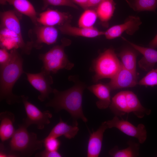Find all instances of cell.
<instances>
[{
    "label": "cell",
    "mask_w": 157,
    "mask_h": 157,
    "mask_svg": "<svg viewBox=\"0 0 157 157\" xmlns=\"http://www.w3.org/2000/svg\"><path fill=\"white\" fill-rule=\"evenodd\" d=\"M8 61L0 67V100H5L12 105L22 102V95L17 96L12 92L14 84L21 75L25 73L23 68V59L17 49L10 51Z\"/></svg>",
    "instance_id": "2"
},
{
    "label": "cell",
    "mask_w": 157,
    "mask_h": 157,
    "mask_svg": "<svg viewBox=\"0 0 157 157\" xmlns=\"http://www.w3.org/2000/svg\"><path fill=\"white\" fill-rule=\"evenodd\" d=\"M97 17L95 9L88 8L85 10L78 20V26L85 28H93Z\"/></svg>",
    "instance_id": "27"
},
{
    "label": "cell",
    "mask_w": 157,
    "mask_h": 157,
    "mask_svg": "<svg viewBox=\"0 0 157 157\" xmlns=\"http://www.w3.org/2000/svg\"><path fill=\"white\" fill-rule=\"evenodd\" d=\"M15 119L14 115L8 111L0 113V138L3 142L11 138L16 130L14 126Z\"/></svg>",
    "instance_id": "16"
},
{
    "label": "cell",
    "mask_w": 157,
    "mask_h": 157,
    "mask_svg": "<svg viewBox=\"0 0 157 157\" xmlns=\"http://www.w3.org/2000/svg\"><path fill=\"white\" fill-rule=\"evenodd\" d=\"M25 73L30 83L40 92L38 99L43 102L48 99L49 94L53 92V89L51 86L53 83L51 73L42 69L40 72L38 73Z\"/></svg>",
    "instance_id": "7"
},
{
    "label": "cell",
    "mask_w": 157,
    "mask_h": 157,
    "mask_svg": "<svg viewBox=\"0 0 157 157\" xmlns=\"http://www.w3.org/2000/svg\"><path fill=\"white\" fill-rule=\"evenodd\" d=\"M70 78L74 83V86L63 91L53 89L54 97L45 106L53 108L56 112L62 110H66L72 118L73 125L78 126V119H81L85 123L88 121L83 113L82 105L83 93L86 85L74 77Z\"/></svg>",
    "instance_id": "1"
},
{
    "label": "cell",
    "mask_w": 157,
    "mask_h": 157,
    "mask_svg": "<svg viewBox=\"0 0 157 157\" xmlns=\"http://www.w3.org/2000/svg\"><path fill=\"white\" fill-rule=\"evenodd\" d=\"M45 149L49 151H58L60 142L57 138H47L42 140Z\"/></svg>",
    "instance_id": "30"
},
{
    "label": "cell",
    "mask_w": 157,
    "mask_h": 157,
    "mask_svg": "<svg viewBox=\"0 0 157 157\" xmlns=\"http://www.w3.org/2000/svg\"><path fill=\"white\" fill-rule=\"evenodd\" d=\"M137 51L132 47H126L123 48L118 55L120 58L124 67L136 73V58L138 55Z\"/></svg>",
    "instance_id": "24"
},
{
    "label": "cell",
    "mask_w": 157,
    "mask_h": 157,
    "mask_svg": "<svg viewBox=\"0 0 157 157\" xmlns=\"http://www.w3.org/2000/svg\"><path fill=\"white\" fill-rule=\"evenodd\" d=\"M43 5L42 10L46 9L49 5L53 6H65L70 7L76 9L78 8L71 0H42Z\"/></svg>",
    "instance_id": "29"
},
{
    "label": "cell",
    "mask_w": 157,
    "mask_h": 157,
    "mask_svg": "<svg viewBox=\"0 0 157 157\" xmlns=\"http://www.w3.org/2000/svg\"><path fill=\"white\" fill-rule=\"evenodd\" d=\"M138 82L137 73L126 69L122 63L117 73L106 84L111 90L134 87Z\"/></svg>",
    "instance_id": "11"
},
{
    "label": "cell",
    "mask_w": 157,
    "mask_h": 157,
    "mask_svg": "<svg viewBox=\"0 0 157 157\" xmlns=\"http://www.w3.org/2000/svg\"><path fill=\"white\" fill-rule=\"evenodd\" d=\"M70 44L69 40L63 39L60 45L55 46L45 53L41 54L39 58L43 63L42 70L56 73L61 69H71L74 64L69 60L64 51L65 47Z\"/></svg>",
    "instance_id": "4"
},
{
    "label": "cell",
    "mask_w": 157,
    "mask_h": 157,
    "mask_svg": "<svg viewBox=\"0 0 157 157\" xmlns=\"http://www.w3.org/2000/svg\"><path fill=\"white\" fill-rule=\"evenodd\" d=\"M103 0H89V8L95 9Z\"/></svg>",
    "instance_id": "34"
},
{
    "label": "cell",
    "mask_w": 157,
    "mask_h": 157,
    "mask_svg": "<svg viewBox=\"0 0 157 157\" xmlns=\"http://www.w3.org/2000/svg\"><path fill=\"white\" fill-rule=\"evenodd\" d=\"M128 113H133L138 118H142L146 115H149L151 110L144 107L137 96L132 92L125 91Z\"/></svg>",
    "instance_id": "22"
},
{
    "label": "cell",
    "mask_w": 157,
    "mask_h": 157,
    "mask_svg": "<svg viewBox=\"0 0 157 157\" xmlns=\"http://www.w3.org/2000/svg\"><path fill=\"white\" fill-rule=\"evenodd\" d=\"M106 122L108 128H117L125 134L137 138L141 144L143 143L147 139V132L143 124L135 126L127 121L120 119L116 116Z\"/></svg>",
    "instance_id": "8"
},
{
    "label": "cell",
    "mask_w": 157,
    "mask_h": 157,
    "mask_svg": "<svg viewBox=\"0 0 157 157\" xmlns=\"http://www.w3.org/2000/svg\"><path fill=\"white\" fill-rule=\"evenodd\" d=\"M18 126L10 142L8 157L31 156L42 148L43 141L38 139L36 133L28 132L22 124Z\"/></svg>",
    "instance_id": "3"
},
{
    "label": "cell",
    "mask_w": 157,
    "mask_h": 157,
    "mask_svg": "<svg viewBox=\"0 0 157 157\" xmlns=\"http://www.w3.org/2000/svg\"><path fill=\"white\" fill-rule=\"evenodd\" d=\"M134 11H154L157 8V0H126Z\"/></svg>",
    "instance_id": "26"
},
{
    "label": "cell",
    "mask_w": 157,
    "mask_h": 157,
    "mask_svg": "<svg viewBox=\"0 0 157 157\" xmlns=\"http://www.w3.org/2000/svg\"><path fill=\"white\" fill-rule=\"evenodd\" d=\"M10 57V52L9 53L5 48L1 47L0 49V67L8 61Z\"/></svg>",
    "instance_id": "31"
},
{
    "label": "cell",
    "mask_w": 157,
    "mask_h": 157,
    "mask_svg": "<svg viewBox=\"0 0 157 157\" xmlns=\"http://www.w3.org/2000/svg\"><path fill=\"white\" fill-rule=\"evenodd\" d=\"M88 89L98 98L96 103L97 107L100 109H104L109 107L111 100V90L106 84L98 83L88 87Z\"/></svg>",
    "instance_id": "19"
},
{
    "label": "cell",
    "mask_w": 157,
    "mask_h": 157,
    "mask_svg": "<svg viewBox=\"0 0 157 157\" xmlns=\"http://www.w3.org/2000/svg\"><path fill=\"white\" fill-rule=\"evenodd\" d=\"M128 144V147L121 150L117 146H115L109 151V155L113 157H133L139 156V144L130 140Z\"/></svg>",
    "instance_id": "25"
},
{
    "label": "cell",
    "mask_w": 157,
    "mask_h": 157,
    "mask_svg": "<svg viewBox=\"0 0 157 157\" xmlns=\"http://www.w3.org/2000/svg\"><path fill=\"white\" fill-rule=\"evenodd\" d=\"M149 46L150 47L153 49L157 48V34L150 42Z\"/></svg>",
    "instance_id": "35"
},
{
    "label": "cell",
    "mask_w": 157,
    "mask_h": 157,
    "mask_svg": "<svg viewBox=\"0 0 157 157\" xmlns=\"http://www.w3.org/2000/svg\"><path fill=\"white\" fill-rule=\"evenodd\" d=\"M109 107L116 116L121 117L128 113L125 91L116 94L112 98Z\"/></svg>",
    "instance_id": "23"
},
{
    "label": "cell",
    "mask_w": 157,
    "mask_h": 157,
    "mask_svg": "<svg viewBox=\"0 0 157 157\" xmlns=\"http://www.w3.org/2000/svg\"><path fill=\"white\" fill-rule=\"evenodd\" d=\"M72 18V16L68 13L47 8L39 14L38 22L39 24L44 26H59L70 23Z\"/></svg>",
    "instance_id": "12"
},
{
    "label": "cell",
    "mask_w": 157,
    "mask_h": 157,
    "mask_svg": "<svg viewBox=\"0 0 157 157\" xmlns=\"http://www.w3.org/2000/svg\"><path fill=\"white\" fill-rule=\"evenodd\" d=\"M115 5L113 0H103L95 9L98 17L105 27L108 26V22L113 15Z\"/></svg>",
    "instance_id": "21"
},
{
    "label": "cell",
    "mask_w": 157,
    "mask_h": 157,
    "mask_svg": "<svg viewBox=\"0 0 157 157\" xmlns=\"http://www.w3.org/2000/svg\"><path fill=\"white\" fill-rule=\"evenodd\" d=\"M122 65L112 48H109L101 53L94 60L93 68L95 74L93 81L95 82L104 78H113L117 74Z\"/></svg>",
    "instance_id": "5"
},
{
    "label": "cell",
    "mask_w": 157,
    "mask_h": 157,
    "mask_svg": "<svg viewBox=\"0 0 157 157\" xmlns=\"http://www.w3.org/2000/svg\"><path fill=\"white\" fill-rule=\"evenodd\" d=\"M108 128L106 121L95 131L90 134L87 147L88 157H98L101 151L104 133Z\"/></svg>",
    "instance_id": "14"
},
{
    "label": "cell",
    "mask_w": 157,
    "mask_h": 157,
    "mask_svg": "<svg viewBox=\"0 0 157 157\" xmlns=\"http://www.w3.org/2000/svg\"><path fill=\"white\" fill-rule=\"evenodd\" d=\"M0 17L2 28L13 33L24 42L19 22L15 11L8 10L1 12Z\"/></svg>",
    "instance_id": "15"
},
{
    "label": "cell",
    "mask_w": 157,
    "mask_h": 157,
    "mask_svg": "<svg viewBox=\"0 0 157 157\" xmlns=\"http://www.w3.org/2000/svg\"><path fill=\"white\" fill-rule=\"evenodd\" d=\"M138 84L146 87H153L157 85V68L152 69L138 82Z\"/></svg>",
    "instance_id": "28"
},
{
    "label": "cell",
    "mask_w": 157,
    "mask_h": 157,
    "mask_svg": "<svg viewBox=\"0 0 157 157\" xmlns=\"http://www.w3.org/2000/svg\"><path fill=\"white\" fill-rule=\"evenodd\" d=\"M74 4L81 7L84 10L89 8V0H71Z\"/></svg>",
    "instance_id": "33"
},
{
    "label": "cell",
    "mask_w": 157,
    "mask_h": 157,
    "mask_svg": "<svg viewBox=\"0 0 157 157\" xmlns=\"http://www.w3.org/2000/svg\"><path fill=\"white\" fill-rule=\"evenodd\" d=\"M122 39L128 42L131 47L143 55V57L138 61L139 67L143 70L149 71L153 68L157 63V51L151 48L141 47L134 44L123 37Z\"/></svg>",
    "instance_id": "13"
},
{
    "label": "cell",
    "mask_w": 157,
    "mask_h": 157,
    "mask_svg": "<svg viewBox=\"0 0 157 157\" xmlns=\"http://www.w3.org/2000/svg\"><path fill=\"white\" fill-rule=\"evenodd\" d=\"M1 5L8 3L19 13L28 17L35 25H38V16L32 4L28 0H0Z\"/></svg>",
    "instance_id": "18"
},
{
    "label": "cell",
    "mask_w": 157,
    "mask_h": 157,
    "mask_svg": "<svg viewBox=\"0 0 157 157\" xmlns=\"http://www.w3.org/2000/svg\"><path fill=\"white\" fill-rule=\"evenodd\" d=\"M79 130L78 126L69 125L63 122L60 117L59 122L53 128L46 137L58 138L63 136L66 138L71 139L76 135Z\"/></svg>",
    "instance_id": "20"
},
{
    "label": "cell",
    "mask_w": 157,
    "mask_h": 157,
    "mask_svg": "<svg viewBox=\"0 0 157 157\" xmlns=\"http://www.w3.org/2000/svg\"><path fill=\"white\" fill-rule=\"evenodd\" d=\"M58 29L63 33L73 36L94 38L104 35V32L99 31L95 27L85 28L72 26L70 23H67L58 26Z\"/></svg>",
    "instance_id": "17"
},
{
    "label": "cell",
    "mask_w": 157,
    "mask_h": 157,
    "mask_svg": "<svg viewBox=\"0 0 157 157\" xmlns=\"http://www.w3.org/2000/svg\"><path fill=\"white\" fill-rule=\"evenodd\" d=\"M35 27L30 31L29 36L33 47L40 49L42 46V44L48 45L53 44L57 40L58 32L54 26H44L40 24L35 25Z\"/></svg>",
    "instance_id": "9"
},
{
    "label": "cell",
    "mask_w": 157,
    "mask_h": 157,
    "mask_svg": "<svg viewBox=\"0 0 157 157\" xmlns=\"http://www.w3.org/2000/svg\"><path fill=\"white\" fill-rule=\"evenodd\" d=\"M141 24L139 17L130 16L126 18L123 23L113 26L104 32V35L108 40L120 37L124 32L132 35L138 30Z\"/></svg>",
    "instance_id": "10"
},
{
    "label": "cell",
    "mask_w": 157,
    "mask_h": 157,
    "mask_svg": "<svg viewBox=\"0 0 157 157\" xmlns=\"http://www.w3.org/2000/svg\"><path fill=\"white\" fill-rule=\"evenodd\" d=\"M28 97L22 95L23 103L26 115V118L22 120V124L27 128L31 125L35 124L40 130L43 129L46 125L50 122L49 119L52 115L49 110L42 111L35 105L28 100Z\"/></svg>",
    "instance_id": "6"
},
{
    "label": "cell",
    "mask_w": 157,
    "mask_h": 157,
    "mask_svg": "<svg viewBox=\"0 0 157 157\" xmlns=\"http://www.w3.org/2000/svg\"><path fill=\"white\" fill-rule=\"evenodd\" d=\"M35 156L41 157H61V154L58 151H51L45 149L43 151L36 154Z\"/></svg>",
    "instance_id": "32"
}]
</instances>
